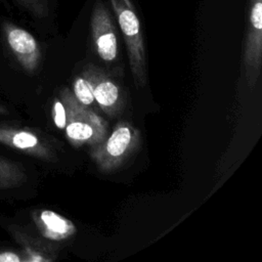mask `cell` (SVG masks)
Returning a JSON list of instances; mask_svg holds the SVG:
<instances>
[{"label": "cell", "instance_id": "1", "mask_svg": "<svg viewBox=\"0 0 262 262\" xmlns=\"http://www.w3.org/2000/svg\"><path fill=\"white\" fill-rule=\"evenodd\" d=\"M59 99L66 111V135L73 146L93 145L105 138L106 122L90 107L79 102L69 88L60 90Z\"/></svg>", "mask_w": 262, "mask_h": 262}, {"label": "cell", "instance_id": "2", "mask_svg": "<svg viewBox=\"0 0 262 262\" xmlns=\"http://www.w3.org/2000/svg\"><path fill=\"white\" fill-rule=\"evenodd\" d=\"M139 144V130L127 121H120L108 136L90 145L89 156L100 172L108 174L120 168Z\"/></svg>", "mask_w": 262, "mask_h": 262}, {"label": "cell", "instance_id": "3", "mask_svg": "<svg viewBox=\"0 0 262 262\" xmlns=\"http://www.w3.org/2000/svg\"><path fill=\"white\" fill-rule=\"evenodd\" d=\"M123 34L135 87L140 89L147 81L146 57L140 20L130 0H110Z\"/></svg>", "mask_w": 262, "mask_h": 262}, {"label": "cell", "instance_id": "4", "mask_svg": "<svg viewBox=\"0 0 262 262\" xmlns=\"http://www.w3.org/2000/svg\"><path fill=\"white\" fill-rule=\"evenodd\" d=\"M262 58V0H249L244 64L251 87L260 76Z\"/></svg>", "mask_w": 262, "mask_h": 262}, {"label": "cell", "instance_id": "5", "mask_svg": "<svg viewBox=\"0 0 262 262\" xmlns=\"http://www.w3.org/2000/svg\"><path fill=\"white\" fill-rule=\"evenodd\" d=\"M0 143L44 161L56 160L53 148L38 132L8 122H0Z\"/></svg>", "mask_w": 262, "mask_h": 262}, {"label": "cell", "instance_id": "6", "mask_svg": "<svg viewBox=\"0 0 262 262\" xmlns=\"http://www.w3.org/2000/svg\"><path fill=\"white\" fill-rule=\"evenodd\" d=\"M90 28L99 57L105 62L115 60L118 56V38L112 16L101 0H97L94 4Z\"/></svg>", "mask_w": 262, "mask_h": 262}, {"label": "cell", "instance_id": "7", "mask_svg": "<svg viewBox=\"0 0 262 262\" xmlns=\"http://www.w3.org/2000/svg\"><path fill=\"white\" fill-rule=\"evenodd\" d=\"M81 76L89 84L94 99L105 114L115 116L122 110L123 98L119 86L100 69L92 63L88 64Z\"/></svg>", "mask_w": 262, "mask_h": 262}, {"label": "cell", "instance_id": "8", "mask_svg": "<svg viewBox=\"0 0 262 262\" xmlns=\"http://www.w3.org/2000/svg\"><path fill=\"white\" fill-rule=\"evenodd\" d=\"M5 37L10 51L24 71L30 74L36 72L41 59V50L33 35L19 27L8 25Z\"/></svg>", "mask_w": 262, "mask_h": 262}, {"label": "cell", "instance_id": "9", "mask_svg": "<svg viewBox=\"0 0 262 262\" xmlns=\"http://www.w3.org/2000/svg\"><path fill=\"white\" fill-rule=\"evenodd\" d=\"M32 219L40 234L48 241L61 242L77 232L73 221L51 210H35L32 213Z\"/></svg>", "mask_w": 262, "mask_h": 262}, {"label": "cell", "instance_id": "10", "mask_svg": "<svg viewBox=\"0 0 262 262\" xmlns=\"http://www.w3.org/2000/svg\"><path fill=\"white\" fill-rule=\"evenodd\" d=\"M8 231L12 237L23 247V251L29 256L30 262H48L55 258V253L49 244L41 238L34 237L20 227L10 225Z\"/></svg>", "mask_w": 262, "mask_h": 262}, {"label": "cell", "instance_id": "11", "mask_svg": "<svg viewBox=\"0 0 262 262\" xmlns=\"http://www.w3.org/2000/svg\"><path fill=\"white\" fill-rule=\"evenodd\" d=\"M28 179L23 165L0 156V190L21 186Z\"/></svg>", "mask_w": 262, "mask_h": 262}, {"label": "cell", "instance_id": "12", "mask_svg": "<svg viewBox=\"0 0 262 262\" xmlns=\"http://www.w3.org/2000/svg\"><path fill=\"white\" fill-rule=\"evenodd\" d=\"M73 93L77 100L84 105H92L94 102V96L91 91V88L87 81L82 77L79 76L75 79L73 83Z\"/></svg>", "mask_w": 262, "mask_h": 262}, {"label": "cell", "instance_id": "13", "mask_svg": "<svg viewBox=\"0 0 262 262\" xmlns=\"http://www.w3.org/2000/svg\"><path fill=\"white\" fill-rule=\"evenodd\" d=\"M30 262L29 256L25 251H16L0 248V262Z\"/></svg>", "mask_w": 262, "mask_h": 262}, {"label": "cell", "instance_id": "14", "mask_svg": "<svg viewBox=\"0 0 262 262\" xmlns=\"http://www.w3.org/2000/svg\"><path fill=\"white\" fill-rule=\"evenodd\" d=\"M52 118L54 124L59 129H64L66 127V111L64 106L59 98H55L52 105Z\"/></svg>", "mask_w": 262, "mask_h": 262}, {"label": "cell", "instance_id": "15", "mask_svg": "<svg viewBox=\"0 0 262 262\" xmlns=\"http://www.w3.org/2000/svg\"><path fill=\"white\" fill-rule=\"evenodd\" d=\"M6 114H8L7 108L4 105L0 104V115H6Z\"/></svg>", "mask_w": 262, "mask_h": 262}]
</instances>
